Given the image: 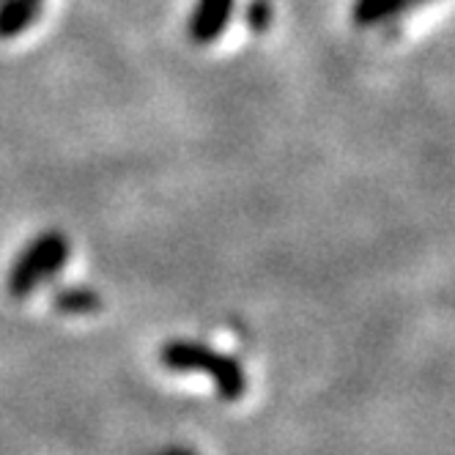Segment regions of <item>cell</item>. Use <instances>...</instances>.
<instances>
[{
    "mask_svg": "<svg viewBox=\"0 0 455 455\" xmlns=\"http://www.w3.org/2000/svg\"><path fill=\"white\" fill-rule=\"evenodd\" d=\"M52 307L63 315H91L102 310V297L88 285H63L55 288Z\"/></svg>",
    "mask_w": 455,
    "mask_h": 455,
    "instance_id": "obj_5",
    "label": "cell"
},
{
    "mask_svg": "<svg viewBox=\"0 0 455 455\" xmlns=\"http://www.w3.org/2000/svg\"><path fill=\"white\" fill-rule=\"evenodd\" d=\"M69 252H72V242L67 234L58 231V228H50V231L34 236L22 247V252L17 255V261L9 269V277H6L9 297L17 302L28 299L36 288L50 283L63 267H67Z\"/></svg>",
    "mask_w": 455,
    "mask_h": 455,
    "instance_id": "obj_2",
    "label": "cell"
},
{
    "mask_svg": "<svg viewBox=\"0 0 455 455\" xmlns=\"http://www.w3.org/2000/svg\"><path fill=\"white\" fill-rule=\"evenodd\" d=\"M159 455H195V452L184 450V447H173V450H165V452H159Z\"/></svg>",
    "mask_w": 455,
    "mask_h": 455,
    "instance_id": "obj_8",
    "label": "cell"
},
{
    "mask_svg": "<svg viewBox=\"0 0 455 455\" xmlns=\"http://www.w3.org/2000/svg\"><path fill=\"white\" fill-rule=\"evenodd\" d=\"M272 20H275V9L269 0H247L244 6V25L252 30V34H267L272 28Z\"/></svg>",
    "mask_w": 455,
    "mask_h": 455,
    "instance_id": "obj_7",
    "label": "cell"
},
{
    "mask_svg": "<svg viewBox=\"0 0 455 455\" xmlns=\"http://www.w3.org/2000/svg\"><path fill=\"white\" fill-rule=\"evenodd\" d=\"M236 0H195L192 14L187 20V34L195 44H212L217 42L228 22L234 17Z\"/></svg>",
    "mask_w": 455,
    "mask_h": 455,
    "instance_id": "obj_3",
    "label": "cell"
},
{
    "mask_svg": "<svg viewBox=\"0 0 455 455\" xmlns=\"http://www.w3.org/2000/svg\"><path fill=\"white\" fill-rule=\"evenodd\" d=\"M409 0H354L351 20L356 28H373L389 17H395Z\"/></svg>",
    "mask_w": 455,
    "mask_h": 455,
    "instance_id": "obj_6",
    "label": "cell"
},
{
    "mask_svg": "<svg viewBox=\"0 0 455 455\" xmlns=\"http://www.w3.org/2000/svg\"><path fill=\"white\" fill-rule=\"evenodd\" d=\"M159 363L179 373H209L222 401H239L247 389V376L236 356L198 340H168L159 348Z\"/></svg>",
    "mask_w": 455,
    "mask_h": 455,
    "instance_id": "obj_1",
    "label": "cell"
},
{
    "mask_svg": "<svg viewBox=\"0 0 455 455\" xmlns=\"http://www.w3.org/2000/svg\"><path fill=\"white\" fill-rule=\"evenodd\" d=\"M44 0H0V39H17L42 14Z\"/></svg>",
    "mask_w": 455,
    "mask_h": 455,
    "instance_id": "obj_4",
    "label": "cell"
}]
</instances>
